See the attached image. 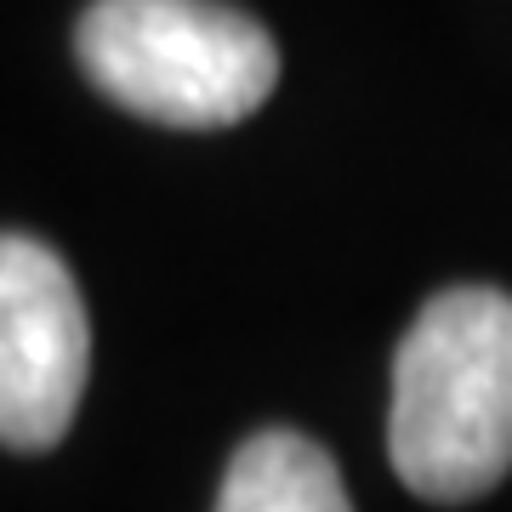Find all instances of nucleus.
Returning <instances> with one entry per match:
<instances>
[{"label":"nucleus","mask_w":512,"mask_h":512,"mask_svg":"<svg viewBox=\"0 0 512 512\" xmlns=\"http://www.w3.org/2000/svg\"><path fill=\"white\" fill-rule=\"evenodd\" d=\"M387 456L404 490L467 507L512 473V296L439 291L393 359Z\"/></svg>","instance_id":"obj_1"},{"label":"nucleus","mask_w":512,"mask_h":512,"mask_svg":"<svg viewBox=\"0 0 512 512\" xmlns=\"http://www.w3.org/2000/svg\"><path fill=\"white\" fill-rule=\"evenodd\" d=\"M74 52L109 103L177 131L239 126L279 86L274 35L222 0H92Z\"/></svg>","instance_id":"obj_2"},{"label":"nucleus","mask_w":512,"mask_h":512,"mask_svg":"<svg viewBox=\"0 0 512 512\" xmlns=\"http://www.w3.org/2000/svg\"><path fill=\"white\" fill-rule=\"evenodd\" d=\"M92 376L80 285L52 245L0 234V444L40 456L74 427Z\"/></svg>","instance_id":"obj_3"},{"label":"nucleus","mask_w":512,"mask_h":512,"mask_svg":"<svg viewBox=\"0 0 512 512\" xmlns=\"http://www.w3.org/2000/svg\"><path fill=\"white\" fill-rule=\"evenodd\" d=\"M222 512H348L353 495L325 444L291 427H268L234 450L217 490Z\"/></svg>","instance_id":"obj_4"}]
</instances>
